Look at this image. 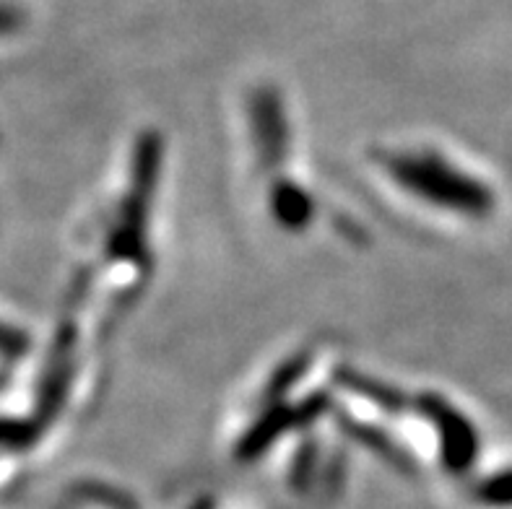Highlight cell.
<instances>
[{
	"mask_svg": "<svg viewBox=\"0 0 512 509\" xmlns=\"http://www.w3.org/2000/svg\"><path fill=\"white\" fill-rule=\"evenodd\" d=\"M393 172L403 185L414 187L424 198L435 200L440 206H453L468 211L479 200V190L463 174H455L450 164L437 156H403L393 162Z\"/></svg>",
	"mask_w": 512,
	"mask_h": 509,
	"instance_id": "1",
	"label": "cell"
},
{
	"mask_svg": "<svg viewBox=\"0 0 512 509\" xmlns=\"http://www.w3.org/2000/svg\"><path fill=\"white\" fill-rule=\"evenodd\" d=\"M34 445V421L0 419V484L11 476L13 463Z\"/></svg>",
	"mask_w": 512,
	"mask_h": 509,
	"instance_id": "2",
	"label": "cell"
},
{
	"mask_svg": "<svg viewBox=\"0 0 512 509\" xmlns=\"http://www.w3.org/2000/svg\"><path fill=\"white\" fill-rule=\"evenodd\" d=\"M29 351V336L19 325L0 317V367H8Z\"/></svg>",
	"mask_w": 512,
	"mask_h": 509,
	"instance_id": "3",
	"label": "cell"
},
{
	"mask_svg": "<svg viewBox=\"0 0 512 509\" xmlns=\"http://www.w3.org/2000/svg\"><path fill=\"white\" fill-rule=\"evenodd\" d=\"M21 24H24V16L13 3L8 0H0V39H8L19 32Z\"/></svg>",
	"mask_w": 512,
	"mask_h": 509,
	"instance_id": "4",
	"label": "cell"
}]
</instances>
